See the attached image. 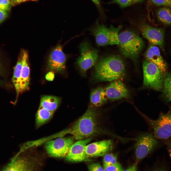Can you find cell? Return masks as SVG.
I'll return each mask as SVG.
<instances>
[{
	"label": "cell",
	"mask_w": 171,
	"mask_h": 171,
	"mask_svg": "<svg viewBox=\"0 0 171 171\" xmlns=\"http://www.w3.org/2000/svg\"><path fill=\"white\" fill-rule=\"evenodd\" d=\"M99 113L93 107L89 106L85 113L70 127L63 132V135H72L75 139L92 138L103 133L99 120Z\"/></svg>",
	"instance_id": "6da1fadb"
},
{
	"label": "cell",
	"mask_w": 171,
	"mask_h": 171,
	"mask_svg": "<svg viewBox=\"0 0 171 171\" xmlns=\"http://www.w3.org/2000/svg\"><path fill=\"white\" fill-rule=\"evenodd\" d=\"M94 66V77L99 81H111L122 78L125 74L124 61L118 55L102 57Z\"/></svg>",
	"instance_id": "7a4b0ae2"
},
{
	"label": "cell",
	"mask_w": 171,
	"mask_h": 171,
	"mask_svg": "<svg viewBox=\"0 0 171 171\" xmlns=\"http://www.w3.org/2000/svg\"><path fill=\"white\" fill-rule=\"evenodd\" d=\"M119 50L125 57L135 60L144 46V41L135 32L126 30L119 34Z\"/></svg>",
	"instance_id": "3957f363"
},
{
	"label": "cell",
	"mask_w": 171,
	"mask_h": 171,
	"mask_svg": "<svg viewBox=\"0 0 171 171\" xmlns=\"http://www.w3.org/2000/svg\"><path fill=\"white\" fill-rule=\"evenodd\" d=\"M121 26L116 27L111 25L107 27L100 24L97 20L95 25L90 29L95 37L96 42L99 46L119 44L118 33Z\"/></svg>",
	"instance_id": "277c9868"
},
{
	"label": "cell",
	"mask_w": 171,
	"mask_h": 171,
	"mask_svg": "<svg viewBox=\"0 0 171 171\" xmlns=\"http://www.w3.org/2000/svg\"><path fill=\"white\" fill-rule=\"evenodd\" d=\"M143 86L155 90H162L164 76L154 64L145 59L142 63Z\"/></svg>",
	"instance_id": "5b68a950"
},
{
	"label": "cell",
	"mask_w": 171,
	"mask_h": 171,
	"mask_svg": "<svg viewBox=\"0 0 171 171\" xmlns=\"http://www.w3.org/2000/svg\"><path fill=\"white\" fill-rule=\"evenodd\" d=\"M142 116L152 129L156 138L166 139L171 137V110L166 113H161L156 120Z\"/></svg>",
	"instance_id": "8992f818"
},
{
	"label": "cell",
	"mask_w": 171,
	"mask_h": 171,
	"mask_svg": "<svg viewBox=\"0 0 171 171\" xmlns=\"http://www.w3.org/2000/svg\"><path fill=\"white\" fill-rule=\"evenodd\" d=\"M80 54L76 63L81 73L85 75L87 70L94 66L99 59V50L89 43L84 42L80 46Z\"/></svg>",
	"instance_id": "52a82bcc"
},
{
	"label": "cell",
	"mask_w": 171,
	"mask_h": 171,
	"mask_svg": "<svg viewBox=\"0 0 171 171\" xmlns=\"http://www.w3.org/2000/svg\"><path fill=\"white\" fill-rule=\"evenodd\" d=\"M135 140V154L138 160L143 159L150 153L158 144L154 135L149 133L140 134Z\"/></svg>",
	"instance_id": "ba28073f"
},
{
	"label": "cell",
	"mask_w": 171,
	"mask_h": 171,
	"mask_svg": "<svg viewBox=\"0 0 171 171\" xmlns=\"http://www.w3.org/2000/svg\"><path fill=\"white\" fill-rule=\"evenodd\" d=\"M75 139L73 136L58 138L46 142L45 148L48 154L51 157H65Z\"/></svg>",
	"instance_id": "9c48e42d"
},
{
	"label": "cell",
	"mask_w": 171,
	"mask_h": 171,
	"mask_svg": "<svg viewBox=\"0 0 171 171\" xmlns=\"http://www.w3.org/2000/svg\"><path fill=\"white\" fill-rule=\"evenodd\" d=\"M139 29L143 36L151 43L163 49L164 31L161 28L152 27L146 22L142 17H139Z\"/></svg>",
	"instance_id": "30bf717a"
},
{
	"label": "cell",
	"mask_w": 171,
	"mask_h": 171,
	"mask_svg": "<svg viewBox=\"0 0 171 171\" xmlns=\"http://www.w3.org/2000/svg\"><path fill=\"white\" fill-rule=\"evenodd\" d=\"M40 162L34 158L16 155L1 171H38Z\"/></svg>",
	"instance_id": "8fae6325"
},
{
	"label": "cell",
	"mask_w": 171,
	"mask_h": 171,
	"mask_svg": "<svg viewBox=\"0 0 171 171\" xmlns=\"http://www.w3.org/2000/svg\"><path fill=\"white\" fill-rule=\"evenodd\" d=\"M62 46L58 44L50 52L48 57L47 69L50 72L61 73L65 70L66 57L62 50Z\"/></svg>",
	"instance_id": "7c38bea8"
},
{
	"label": "cell",
	"mask_w": 171,
	"mask_h": 171,
	"mask_svg": "<svg viewBox=\"0 0 171 171\" xmlns=\"http://www.w3.org/2000/svg\"><path fill=\"white\" fill-rule=\"evenodd\" d=\"M92 138L78 140L70 146L65 158L68 161L77 162L91 160L87 156L85 147L87 144L93 139Z\"/></svg>",
	"instance_id": "4fadbf2b"
},
{
	"label": "cell",
	"mask_w": 171,
	"mask_h": 171,
	"mask_svg": "<svg viewBox=\"0 0 171 171\" xmlns=\"http://www.w3.org/2000/svg\"><path fill=\"white\" fill-rule=\"evenodd\" d=\"M113 142L111 140H106L87 145L85 152L87 157H95L104 156L112 150Z\"/></svg>",
	"instance_id": "5bb4252c"
},
{
	"label": "cell",
	"mask_w": 171,
	"mask_h": 171,
	"mask_svg": "<svg viewBox=\"0 0 171 171\" xmlns=\"http://www.w3.org/2000/svg\"><path fill=\"white\" fill-rule=\"evenodd\" d=\"M105 90L107 98L111 100L128 98L129 97L128 90L123 82L120 80L111 82Z\"/></svg>",
	"instance_id": "9a60e30c"
},
{
	"label": "cell",
	"mask_w": 171,
	"mask_h": 171,
	"mask_svg": "<svg viewBox=\"0 0 171 171\" xmlns=\"http://www.w3.org/2000/svg\"><path fill=\"white\" fill-rule=\"evenodd\" d=\"M144 57L146 60L154 63L158 67L164 76L166 72L167 65L161 54L159 48L151 44L145 52Z\"/></svg>",
	"instance_id": "2e32d148"
},
{
	"label": "cell",
	"mask_w": 171,
	"mask_h": 171,
	"mask_svg": "<svg viewBox=\"0 0 171 171\" xmlns=\"http://www.w3.org/2000/svg\"><path fill=\"white\" fill-rule=\"evenodd\" d=\"M20 53L22 57V67L20 81L19 93L29 89L30 80L28 52L26 50L22 49Z\"/></svg>",
	"instance_id": "e0dca14e"
},
{
	"label": "cell",
	"mask_w": 171,
	"mask_h": 171,
	"mask_svg": "<svg viewBox=\"0 0 171 171\" xmlns=\"http://www.w3.org/2000/svg\"><path fill=\"white\" fill-rule=\"evenodd\" d=\"M61 101V99L59 97L44 95L41 97L40 106L54 113L59 107Z\"/></svg>",
	"instance_id": "ac0fdd59"
},
{
	"label": "cell",
	"mask_w": 171,
	"mask_h": 171,
	"mask_svg": "<svg viewBox=\"0 0 171 171\" xmlns=\"http://www.w3.org/2000/svg\"><path fill=\"white\" fill-rule=\"evenodd\" d=\"M107 98L105 90L100 86L93 90L90 96L91 102L96 107L100 106L106 102Z\"/></svg>",
	"instance_id": "d6986e66"
},
{
	"label": "cell",
	"mask_w": 171,
	"mask_h": 171,
	"mask_svg": "<svg viewBox=\"0 0 171 171\" xmlns=\"http://www.w3.org/2000/svg\"><path fill=\"white\" fill-rule=\"evenodd\" d=\"M155 13L160 22L165 25H171V8L166 6L159 7L155 10Z\"/></svg>",
	"instance_id": "ffe728a7"
},
{
	"label": "cell",
	"mask_w": 171,
	"mask_h": 171,
	"mask_svg": "<svg viewBox=\"0 0 171 171\" xmlns=\"http://www.w3.org/2000/svg\"><path fill=\"white\" fill-rule=\"evenodd\" d=\"M22 67V57L20 53L18 57L16 64L14 67L13 75L12 79V81L17 93L16 99L19 94L20 81Z\"/></svg>",
	"instance_id": "44dd1931"
},
{
	"label": "cell",
	"mask_w": 171,
	"mask_h": 171,
	"mask_svg": "<svg viewBox=\"0 0 171 171\" xmlns=\"http://www.w3.org/2000/svg\"><path fill=\"white\" fill-rule=\"evenodd\" d=\"M54 113L39 106L36 115V126L40 127L48 121L52 117Z\"/></svg>",
	"instance_id": "7402d4cb"
},
{
	"label": "cell",
	"mask_w": 171,
	"mask_h": 171,
	"mask_svg": "<svg viewBox=\"0 0 171 171\" xmlns=\"http://www.w3.org/2000/svg\"><path fill=\"white\" fill-rule=\"evenodd\" d=\"M163 95L168 102H171V72L167 71L164 76Z\"/></svg>",
	"instance_id": "603a6c76"
},
{
	"label": "cell",
	"mask_w": 171,
	"mask_h": 171,
	"mask_svg": "<svg viewBox=\"0 0 171 171\" xmlns=\"http://www.w3.org/2000/svg\"><path fill=\"white\" fill-rule=\"evenodd\" d=\"M116 153H108L104 156L103 163V167L116 164L119 162L117 161Z\"/></svg>",
	"instance_id": "cb8c5ba5"
},
{
	"label": "cell",
	"mask_w": 171,
	"mask_h": 171,
	"mask_svg": "<svg viewBox=\"0 0 171 171\" xmlns=\"http://www.w3.org/2000/svg\"><path fill=\"white\" fill-rule=\"evenodd\" d=\"M166 6L171 8V0H148L147 7Z\"/></svg>",
	"instance_id": "d4e9b609"
},
{
	"label": "cell",
	"mask_w": 171,
	"mask_h": 171,
	"mask_svg": "<svg viewBox=\"0 0 171 171\" xmlns=\"http://www.w3.org/2000/svg\"><path fill=\"white\" fill-rule=\"evenodd\" d=\"M107 4H117L121 8H124L133 5L132 0H112L107 2Z\"/></svg>",
	"instance_id": "484cf974"
},
{
	"label": "cell",
	"mask_w": 171,
	"mask_h": 171,
	"mask_svg": "<svg viewBox=\"0 0 171 171\" xmlns=\"http://www.w3.org/2000/svg\"><path fill=\"white\" fill-rule=\"evenodd\" d=\"M11 6L10 0H0V9L7 12Z\"/></svg>",
	"instance_id": "4316f807"
},
{
	"label": "cell",
	"mask_w": 171,
	"mask_h": 171,
	"mask_svg": "<svg viewBox=\"0 0 171 171\" xmlns=\"http://www.w3.org/2000/svg\"><path fill=\"white\" fill-rule=\"evenodd\" d=\"M104 171H123L122 166L119 163L117 164L103 167Z\"/></svg>",
	"instance_id": "83f0119b"
},
{
	"label": "cell",
	"mask_w": 171,
	"mask_h": 171,
	"mask_svg": "<svg viewBox=\"0 0 171 171\" xmlns=\"http://www.w3.org/2000/svg\"><path fill=\"white\" fill-rule=\"evenodd\" d=\"M89 171H104V168L98 162H95L89 164L88 166Z\"/></svg>",
	"instance_id": "f1b7e54d"
},
{
	"label": "cell",
	"mask_w": 171,
	"mask_h": 171,
	"mask_svg": "<svg viewBox=\"0 0 171 171\" xmlns=\"http://www.w3.org/2000/svg\"><path fill=\"white\" fill-rule=\"evenodd\" d=\"M96 6L100 15V18L102 20L105 17L104 10L101 5L100 0H91Z\"/></svg>",
	"instance_id": "f546056e"
},
{
	"label": "cell",
	"mask_w": 171,
	"mask_h": 171,
	"mask_svg": "<svg viewBox=\"0 0 171 171\" xmlns=\"http://www.w3.org/2000/svg\"><path fill=\"white\" fill-rule=\"evenodd\" d=\"M8 16L7 12L0 9V24L7 18Z\"/></svg>",
	"instance_id": "4dcf8cb0"
},
{
	"label": "cell",
	"mask_w": 171,
	"mask_h": 171,
	"mask_svg": "<svg viewBox=\"0 0 171 171\" xmlns=\"http://www.w3.org/2000/svg\"><path fill=\"white\" fill-rule=\"evenodd\" d=\"M5 70L0 58V76L2 77L5 76Z\"/></svg>",
	"instance_id": "1f68e13d"
},
{
	"label": "cell",
	"mask_w": 171,
	"mask_h": 171,
	"mask_svg": "<svg viewBox=\"0 0 171 171\" xmlns=\"http://www.w3.org/2000/svg\"><path fill=\"white\" fill-rule=\"evenodd\" d=\"M123 171H138L137 162L135 163L126 169L124 170Z\"/></svg>",
	"instance_id": "d6a6232c"
},
{
	"label": "cell",
	"mask_w": 171,
	"mask_h": 171,
	"mask_svg": "<svg viewBox=\"0 0 171 171\" xmlns=\"http://www.w3.org/2000/svg\"><path fill=\"white\" fill-rule=\"evenodd\" d=\"M11 6L14 5L30 0H10Z\"/></svg>",
	"instance_id": "836d02e7"
},
{
	"label": "cell",
	"mask_w": 171,
	"mask_h": 171,
	"mask_svg": "<svg viewBox=\"0 0 171 171\" xmlns=\"http://www.w3.org/2000/svg\"><path fill=\"white\" fill-rule=\"evenodd\" d=\"M53 73L51 72H49L46 75V78H47L48 80H53L54 77Z\"/></svg>",
	"instance_id": "e575fe53"
},
{
	"label": "cell",
	"mask_w": 171,
	"mask_h": 171,
	"mask_svg": "<svg viewBox=\"0 0 171 171\" xmlns=\"http://www.w3.org/2000/svg\"><path fill=\"white\" fill-rule=\"evenodd\" d=\"M145 0H132L133 5L141 3L144 1Z\"/></svg>",
	"instance_id": "d590c367"
},
{
	"label": "cell",
	"mask_w": 171,
	"mask_h": 171,
	"mask_svg": "<svg viewBox=\"0 0 171 171\" xmlns=\"http://www.w3.org/2000/svg\"><path fill=\"white\" fill-rule=\"evenodd\" d=\"M154 171H165L163 168H159L157 169Z\"/></svg>",
	"instance_id": "8d00e7d4"
},
{
	"label": "cell",
	"mask_w": 171,
	"mask_h": 171,
	"mask_svg": "<svg viewBox=\"0 0 171 171\" xmlns=\"http://www.w3.org/2000/svg\"><path fill=\"white\" fill-rule=\"evenodd\" d=\"M4 84V82L1 80H0V86H3Z\"/></svg>",
	"instance_id": "74e56055"
},
{
	"label": "cell",
	"mask_w": 171,
	"mask_h": 171,
	"mask_svg": "<svg viewBox=\"0 0 171 171\" xmlns=\"http://www.w3.org/2000/svg\"><path fill=\"white\" fill-rule=\"evenodd\" d=\"M38 0H30L34 1H37Z\"/></svg>",
	"instance_id": "f35d334b"
},
{
	"label": "cell",
	"mask_w": 171,
	"mask_h": 171,
	"mask_svg": "<svg viewBox=\"0 0 171 171\" xmlns=\"http://www.w3.org/2000/svg\"><path fill=\"white\" fill-rule=\"evenodd\" d=\"M169 152H170V153L171 154V149L169 150Z\"/></svg>",
	"instance_id": "ab89813d"
},
{
	"label": "cell",
	"mask_w": 171,
	"mask_h": 171,
	"mask_svg": "<svg viewBox=\"0 0 171 171\" xmlns=\"http://www.w3.org/2000/svg\"><path fill=\"white\" fill-rule=\"evenodd\" d=\"M170 156L171 158V153H170Z\"/></svg>",
	"instance_id": "60d3db41"
}]
</instances>
